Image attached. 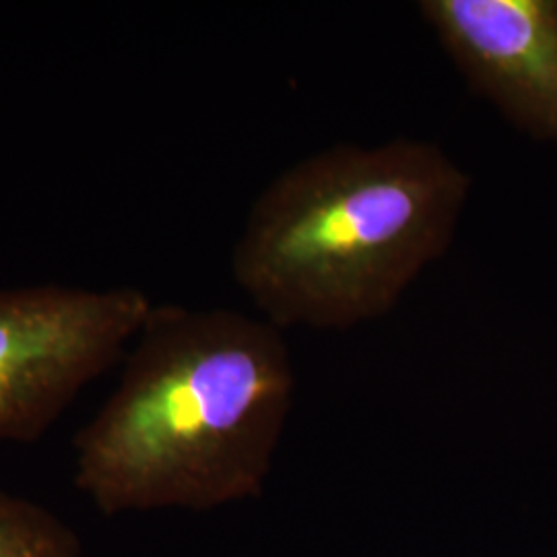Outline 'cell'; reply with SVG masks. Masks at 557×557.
I'll use <instances>...</instances> for the list:
<instances>
[{
	"label": "cell",
	"mask_w": 557,
	"mask_h": 557,
	"mask_svg": "<svg viewBox=\"0 0 557 557\" xmlns=\"http://www.w3.org/2000/svg\"><path fill=\"white\" fill-rule=\"evenodd\" d=\"M294 386L275 324L225 308L153 306L119 388L75 438V485L106 517L255 498Z\"/></svg>",
	"instance_id": "6da1fadb"
},
{
	"label": "cell",
	"mask_w": 557,
	"mask_h": 557,
	"mask_svg": "<svg viewBox=\"0 0 557 557\" xmlns=\"http://www.w3.org/2000/svg\"><path fill=\"white\" fill-rule=\"evenodd\" d=\"M418 9L473 94L557 143V0H421Z\"/></svg>",
	"instance_id": "277c9868"
},
{
	"label": "cell",
	"mask_w": 557,
	"mask_h": 557,
	"mask_svg": "<svg viewBox=\"0 0 557 557\" xmlns=\"http://www.w3.org/2000/svg\"><path fill=\"white\" fill-rule=\"evenodd\" d=\"M471 193L436 143L335 145L255 200L232 273L277 329L343 331L386 317L446 255Z\"/></svg>",
	"instance_id": "7a4b0ae2"
},
{
	"label": "cell",
	"mask_w": 557,
	"mask_h": 557,
	"mask_svg": "<svg viewBox=\"0 0 557 557\" xmlns=\"http://www.w3.org/2000/svg\"><path fill=\"white\" fill-rule=\"evenodd\" d=\"M0 557H83V545L52 510L0 490Z\"/></svg>",
	"instance_id": "5b68a950"
},
{
	"label": "cell",
	"mask_w": 557,
	"mask_h": 557,
	"mask_svg": "<svg viewBox=\"0 0 557 557\" xmlns=\"http://www.w3.org/2000/svg\"><path fill=\"white\" fill-rule=\"evenodd\" d=\"M137 287L0 289V442H36L139 335Z\"/></svg>",
	"instance_id": "3957f363"
}]
</instances>
